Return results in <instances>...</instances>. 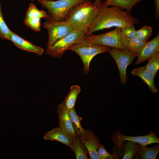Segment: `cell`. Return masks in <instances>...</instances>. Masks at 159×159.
<instances>
[{
	"label": "cell",
	"mask_w": 159,
	"mask_h": 159,
	"mask_svg": "<svg viewBox=\"0 0 159 159\" xmlns=\"http://www.w3.org/2000/svg\"><path fill=\"white\" fill-rule=\"evenodd\" d=\"M30 0L32 1H33L36 0ZM47 0L49 1H54V0Z\"/></svg>",
	"instance_id": "cell-31"
},
{
	"label": "cell",
	"mask_w": 159,
	"mask_h": 159,
	"mask_svg": "<svg viewBox=\"0 0 159 159\" xmlns=\"http://www.w3.org/2000/svg\"><path fill=\"white\" fill-rule=\"evenodd\" d=\"M101 1V0H95L94 3L96 5H99L102 3Z\"/></svg>",
	"instance_id": "cell-30"
},
{
	"label": "cell",
	"mask_w": 159,
	"mask_h": 159,
	"mask_svg": "<svg viewBox=\"0 0 159 159\" xmlns=\"http://www.w3.org/2000/svg\"><path fill=\"white\" fill-rule=\"evenodd\" d=\"M159 152V145H157L154 147L147 148L140 145L138 153L141 159H155Z\"/></svg>",
	"instance_id": "cell-22"
},
{
	"label": "cell",
	"mask_w": 159,
	"mask_h": 159,
	"mask_svg": "<svg viewBox=\"0 0 159 159\" xmlns=\"http://www.w3.org/2000/svg\"><path fill=\"white\" fill-rule=\"evenodd\" d=\"M48 13L43 10L39 9L33 3L29 4L24 20L25 24L35 32H40L41 24L40 20L42 18L45 19L48 17Z\"/></svg>",
	"instance_id": "cell-10"
},
{
	"label": "cell",
	"mask_w": 159,
	"mask_h": 159,
	"mask_svg": "<svg viewBox=\"0 0 159 159\" xmlns=\"http://www.w3.org/2000/svg\"><path fill=\"white\" fill-rule=\"evenodd\" d=\"M143 0H107L103 3L104 7L115 6L122 9H125L130 12L134 6Z\"/></svg>",
	"instance_id": "cell-20"
},
{
	"label": "cell",
	"mask_w": 159,
	"mask_h": 159,
	"mask_svg": "<svg viewBox=\"0 0 159 159\" xmlns=\"http://www.w3.org/2000/svg\"><path fill=\"white\" fill-rule=\"evenodd\" d=\"M68 114L72 126L77 134L83 139L87 140L88 138L86 130L82 128L81 124L82 118L77 114L74 108L69 110Z\"/></svg>",
	"instance_id": "cell-18"
},
{
	"label": "cell",
	"mask_w": 159,
	"mask_h": 159,
	"mask_svg": "<svg viewBox=\"0 0 159 159\" xmlns=\"http://www.w3.org/2000/svg\"><path fill=\"white\" fill-rule=\"evenodd\" d=\"M131 74L141 78L148 85L153 93H157L158 90L155 85V77L146 68L145 66L134 69Z\"/></svg>",
	"instance_id": "cell-16"
},
{
	"label": "cell",
	"mask_w": 159,
	"mask_h": 159,
	"mask_svg": "<svg viewBox=\"0 0 159 159\" xmlns=\"http://www.w3.org/2000/svg\"><path fill=\"white\" fill-rule=\"evenodd\" d=\"M121 38L122 43L126 48L134 53L137 56L147 42L143 41L136 37L129 38L121 34Z\"/></svg>",
	"instance_id": "cell-17"
},
{
	"label": "cell",
	"mask_w": 159,
	"mask_h": 159,
	"mask_svg": "<svg viewBox=\"0 0 159 159\" xmlns=\"http://www.w3.org/2000/svg\"><path fill=\"white\" fill-rule=\"evenodd\" d=\"M88 0H36L48 11L47 21H66L69 12L75 5Z\"/></svg>",
	"instance_id": "cell-4"
},
{
	"label": "cell",
	"mask_w": 159,
	"mask_h": 159,
	"mask_svg": "<svg viewBox=\"0 0 159 159\" xmlns=\"http://www.w3.org/2000/svg\"><path fill=\"white\" fill-rule=\"evenodd\" d=\"M44 139L46 140L58 141L71 147L73 138L67 132L59 127L53 128L52 130L45 133Z\"/></svg>",
	"instance_id": "cell-13"
},
{
	"label": "cell",
	"mask_w": 159,
	"mask_h": 159,
	"mask_svg": "<svg viewBox=\"0 0 159 159\" xmlns=\"http://www.w3.org/2000/svg\"><path fill=\"white\" fill-rule=\"evenodd\" d=\"M103 7V3L97 5L90 0L80 2L71 9L66 21L73 29L82 30L86 34L89 26Z\"/></svg>",
	"instance_id": "cell-2"
},
{
	"label": "cell",
	"mask_w": 159,
	"mask_h": 159,
	"mask_svg": "<svg viewBox=\"0 0 159 159\" xmlns=\"http://www.w3.org/2000/svg\"><path fill=\"white\" fill-rule=\"evenodd\" d=\"M145 66L155 77L159 69V53L149 59L148 64Z\"/></svg>",
	"instance_id": "cell-24"
},
{
	"label": "cell",
	"mask_w": 159,
	"mask_h": 159,
	"mask_svg": "<svg viewBox=\"0 0 159 159\" xmlns=\"http://www.w3.org/2000/svg\"><path fill=\"white\" fill-rule=\"evenodd\" d=\"M72 151L74 152L77 159H88V153L87 150L77 135L73 138L72 145L71 147Z\"/></svg>",
	"instance_id": "cell-19"
},
{
	"label": "cell",
	"mask_w": 159,
	"mask_h": 159,
	"mask_svg": "<svg viewBox=\"0 0 159 159\" xmlns=\"http://www.w3.org/2000/svg\"><path fill=\"white\" fill-rule=\"evenodd\" d=\"M138 20L130 14L128 11L115 6L104 7L89 26L87 36L93 32L113 27L120 28L134 25Z\"/></svg>",
	"instance_id": "cell-1"
},
{
	"label": "cell",
	"mask_w": 159,
	"mask_h": 159,
	"mask_svg": "<svg viewBox=\"0 0 159 159\" xmlns=\"http://www.w3.org/2000/svg\"><path fill=\"white\" fill-rule=\"evenodd\" d=\"M153 32L152 28L150 26H145L137 30L136 37L144 42H146Z\"/></svg>",
	"instance_id": "cell-26"
},
{
	"label": "cell",
	"mask_w": 159,
	"mask_h": 159,
	"mask_svg": "<svg viewBox=\"0 0 159 159\" xmlns=\"http://www.w3.org/2000/svg\"><path fill=\"white\" fill-rule=\"evenodd\" d=\"M81 91L80 87L75 85L71 86L70 91L62 102L64 107L67 110L74 107L76 99Z\"/></svg>",
	"instance_id": "cell-21"
},
{
	"label": "cell",
	"mask_w": 159,
	"mask_h": 159,
	"mask_svg": "<svg viewBox=\"0 0 159 159\" xmlns=\"http://www.w3.org/2000/svg\"><path fill=\"white\" fill-rule=\"evenodd\" d=\"M155 4L156 18L159 20V0H154Z\"/></svg>",
	"instance_id": "cell-29"
},
{
	"label": "cell",
	"mask_w": 159,
	"mask_h": 159,
	"mask_svg": "<svg viewBox=\"0 0 159 159\" xmlns=\"http://www.w3.org/2000/svg\"><path fill=\"white\" fill-rule=\"evenodd\" d=\"M11 31L4 20L0 3V38L8 40Z\"/></svg>",
	"instance_id": "cell-25"
},
{
	"label": "cell",
	"mask_w": 159,
	"mask_h": 159,
	"mask_svg": "<svg viewBox=\"0 0 159 159\" xmlns=\"http://www.w3.org/2000/svg\"><path fill=\"white\" fill-rule=\"evenodd\" d=\"M83 31L74 29L67 35L47 47L46 54L54 58H62L64 52L70 46L82 42L86 38Z\"/></svg>",
	"instance_id": "cell-5"
},
{
	"label": "cell",
	"mask_w": 159,
	"mask_h": 159,
	"mask_svg": "<svg viewBox=\"0 0 159 159\" xmlns=\"http://www.w3.org/2000/svg\"><path fill=\"white\" fill-rule=\"evenodd\" d=\"M120 29L121 35L125 37L130 38L136 37L137 30L134 25L126 26Z\"/></svg>",
	"instance_id": "cell-28"
},
{
	"label": "cell",
	"mask_w": 159,
	"mask_h": 159,
	"mask_svg": "<svg viewBox=\"0 0 159 159\" xmlns=\"http://www.w3.org/2000/svg\"><path fill=\"white\" fill-rule=\"evenodd\" d=\"M8 40L11 41L16 47L24 50L34 53L39 55H42L44 52L43 48L25 40L11 31Z\"/></svg>",
	"instance_id": "cell-12"
},
{
	"label": "cell",
	"mask_w": 159,
	"mask_h": 159,
	"mask_svg": "<svg viewBox=\"0 0 159 159\" xmlns=\"http://www.w3.org/2000/svg\"><path fill=\"white\" fill-rule=\"evenodd\" d=\"M43 27L48 32L49 38L47 47L66 36L73 29L66 21H47L43 24Z\"/></svg>",
	"instance_id": "cell-8"
},
{
	"label": "cell",
	"mask_w": 159,
	"mask_h": 159,
	"mask_svg": "<svg viewBox=\"0 0 159 159\" xmlns=\"http://www.w3.org/2000/svg\"><path fill=\"white\" fill-rule=\"evenodd\" d=\"M57 112L59 122V127L67 132L73 138L77 134L72 126L69 118L68 110L64 107L62 103L58 106Z\"/></svg>",
	"instance_id": "cell-14"
},
{
	"label": "cell",
	"mask_w": 159,
	"mask_h": 159,
	"mask_svg": "<svg viewBox=\"0 0 159 159\" xmlns=\"http://www.w3.org/2000/svg\"><path fill=\"white\" fill-rule=\"evenodd\" d=\"M97 151L100 159H116L119 157V155L108 153L102 145L97 149Z\"/></svg>",
	"instance_id": "cell-27"
},
{
	"label": "cell",
	"mask_w": 159,
	"mask_h": 159,
	"mask_svg": "<svg viewBox=\"0 0 159 159\" xmlns=\"http://www.w3.org/2000/svg\"><path fill=\"white\" fill-rule=\"evenodd\" d=\"M112 140L115 144L114 148V152L120 154L123 150L122 144L126 140L132 141L138 143L140 145L145 146L153 143H159V138L157 137L153 131L150 132L148 134L142 136H131L122 134L117 131L112 134Z\"/></svg>",
	"instance_id": "cell-7"
},
{
	"label": "cell",
	"mask_w": 159,
	"mask_h": 159,
	"mask_svg": "<svg viewBox=\"0 0 159 159\" xmlns=\"http://www.w3.org/2000/svg\"><path fill=\"white\" fill-rule=\"evenodd\" d=\"M110 48L109 47L93 43L86 39L71 45L68 50L75 52L80 57L84 65L83 72L86 74L89 72L90 63L93 57L99 54L108 52Z\"/></svg>",
	"instance_id": "cell-3"
},
{
	"label": "cell",
	"mask_w": 159,
	"mask_h": 159,
	"mask_svg": "<svg viewBox=\"0 0 159 159\" xmlns=\"http://www.w3.org/2000/svg\"><path fill=\"white\" fill-rule=\"evenodd\" d=\"M86 39L95 44L121 50L127 49L122 43L120 28L116 27L113 30L101 34H91L87 36Z\"/></svg>",
	"instance_id": "cell-9"
},
{
	"label": "cell",
	"mask_w": 159,
	"mask_h": 159,
	"mask_svg": "<svg viewBox=\"0 0 159 159\" xmlns=\"http://www.w3.org/2000/svg\"><path fill=\"white\" fill-rule=\"evenodd\" d=\"M88 139L85 140L80 137L79 138L86 147L90 159H100L97 150L102 145L100 142L97 136L90 130H86Z\"/></svg>",
	"instance_id": "cell-15"
},
{
	"label": "cell",
	"mask_w": 159,
	"mask_h": 159,
	"mask_svg": "<svg viewBox=\"0 0 159 159\" xmlns=\"http://www.w3.org/2000/svg\"><path fill=\"white\" fill-rule=\"evenodd\" d=\"M159 52V34L147 42L141 50L134 65H137L155 56Z\"/></svg>",
	"instance_id": "cell-11"
},
{
	"label": "cell",
	"mask_w": 159,
	"mask_h": 159,
	"mask_svg": "<svg viewBox=\"0 0 159 159\" xmlns=\"http://www.w3.org/2000/svg\"><path fill=\"white\" fill-rule=\"evenodd\" d=\"M108 52L117 65L119 72L121 83L122 84H125L127 80L126 68L137 56L129 50H123L114 47L110 48Z\"/></svg>",
	"instance_id": "cell-6"
},
{
	"label": "cell",
	"mask_w": 159,
	"mask_h": 159,
	"mask_svg": "<svg viewBox=\"0 0 159 159\" xmlns=\"http://www.w3.org/2000/svg\"><path fill=\"white\" fill-rule=\"evenodd\" d=\"M139 145L138 143L131 140H127L123 144L122 147L124 150V152L122 159H132L138 153Z\"/></svg>",
	"instance_id": "cell-23"
}]
</instances>
